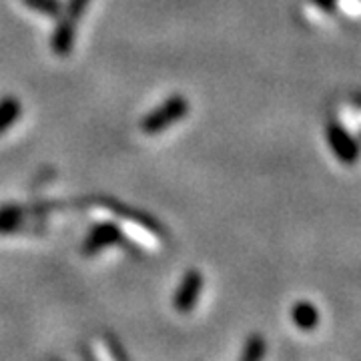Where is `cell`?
<instances>
[{
  "instance_id": "obj_1",
  "label": "cell",
  "mask_w": 361,
  "mask_h": 361,
  "mask_svg": "<svg viewBox=\"0 0 361 361\" xmlns=\"http://www.w3.org/2000/svg\"><path fill=\"white\" fill-rule=\"evenodd\" d=\"M187 115H189V99L183 94H173L161 106H157L155 111L145 115L141 121V130L147 135H157L161 130L173 127Z\"/></svg>"
},
{
  "instance_id": "obj_2",
  "label": "cell",
  "mask_w": 361,
  "mask_h": 361,
  "mask_svg": "<svg viewBox=\"0 0 361 361\" xmlns=\"http://www.w3.org/2000/svg\"><path fill=\"white\" fill-rule=\"evenodd\" d=\"M125 241V235L121 231V227L116 225L115 221H103V223H97L87 235V239L82 241L80 247V253L85 257H92L97 253H101L106 247L118 245Z\"/></svg>"
},
{
  "instance_id": "obj_3",
  "label": "cell",
  "mask_w": 361,
  "mask_h": 361,
  "mask_svg": "<svg viewBox=\"0 0 361 361\" xmlns=\"http://www.w3.org/2000/svg\"><path fill=\"white\" fill-rule=\"evenodd\" d=\"M203 285H205V277L203 273L197 269H189L183 279H180L179 287L175 291V299H173V305L179 313H191L197 301H199V295L203 291Z\"/></svg>"
},
{
  "instance_id": "obj_4",
  "label": "cell",
  "mask_w": 361,
  "mask_h": 361,
  "mask_svg": "<svg viewBox=\"0 0 361 361\" xmlns=\"http://www.w3.org/2000/svg\"><path fill=\"white\" fill-rule=\"evenodd\" d=\"M103 205L109 207L115 215H121V217L133 221V223H139V225L145 227L147 231H153L155 235H159V237H167L165 227H163L153 215H149V213H145V211L133 209V207L125 205V203H121V201H115V199H106V201H103Z\"/></svg>"
},
{
  "instance_id": "obj_5",
  "label": "cell",
  "mask_w": 361,
  "mask_h": 361,
  "mask_svg": "<svg viewBox=\"0 0 361 361\" xmlns=\"http://www.w3.org/2000/svg\"><path fill=\"white\" fill-rule=\"evenodd\" d=\"M75 40H77V23L63 14L59 25L54 26V30H52V52L56 56H68L73 52V49H75Z\"/></svg>"
},
{
  "instance_id": "obj_6",
  "label": "cell",
  "mask_w": 361,
  "mask_h": 361,
  "mask_svg": "<svg viewBox=\"0 0 361 361\" xmlns=\"http://www.w3.org/2000/svg\"><path fill=\"white\" fill-rule=\"evenodd\" d=\"M20 113H23V104L16 97L6 94V97L0 99V135H4L6 130L13 129Z\"/></svg>"
},
{
  "instance_id": "obj_7",
  "label": "cell",
  "mask_w": 361,
  "mask_h": 361,
  "mask_svg": "<svg viewBox=\"0 0 361 361\" xmlns=\"http://www.w3.org/2000/svg\"><path fill=\"white\" fill-rule=\"evenodd\" d=\"M26 8L35 11V13L51 16V18H61L65 14V6L61 0H20Z\"/></svg>"
},
{
  "instance_id": "obj_8",
  "label": "cell",
  "mask_w": 361,
  "mask_h": 361,
  "mask_svg": "<svg viewBox=\"0 0 361 361\" xmlns=\"http://www.w3.org/2000/svg\"><path fill=\"white\" fill-rule=\"evenodd\" d=\"M265 353V343H263V339L257 336L249 337L245 343V348H243V353H241V360H259L261 355Z\"/></svg>"
},
{
  "instance_id": "obj_9",
  "label": "cell",
  "mask_w": 361,
  "mask_h": 361,
  "mask_svg": "<svg viewBox=\"0 0 361 361\" xmlns=\"http://www.w3.org/2000/svg\"><path fill=\"white\" fill-rule=\"evenodd\" d=\"M293 322L299 327H311V323L315 322V310L307 303H299L293 307Z\"/></svg>"
},
{
  "instance_id": "obj_10",
  "label": "cell",
  "mask_w": 361,
  "mask_h": 361,
  "mask_svg": "<svg viewBox=\"0 0 361 361\" xmlns=\"http://www.w3.org/2000/svg\"><path fill=\"white\" fill-rule=\"evenodd\" d=\"M89 4H90V0H68L65 8V16H68L71 20H75V23H77L78 18H82V14L87 13Z\"/></svg>"
}]
</instances>
